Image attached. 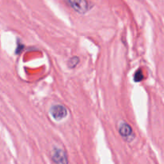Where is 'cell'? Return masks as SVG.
<instances>
[{"mask_svg":"<svg viewBox=\"0 0 164 164\" xmlns=\"http://www.w3.org/2000/svg\"><path fill=\"white\" fill-rule=\"evenodd\" d=\"M67 2L77 13L85 14L89 11V2L87 0H67Z\"/></svg>","mask_w":164,"mask_h":164,"instance_id":"cell-1","label":"cell"},{"mask_svg":"<svg viewBox=\"0 0 164 164\" xmlns=\"http://www.w3.org/2000/svg\"><path fill=\"white\" fill-rule=\"evenodd\" d=\"M119 134L121 135L123 138H124L125 139L130 140L129 138H131L133 137V130L131 128V127L129 125L128 123L122 122L119 124Z\"/></svg>","mask_w":164,"mask_h":164,"instance_id":"cell-4","label":"cell"},{"mask_svg":"<svg viewBox=\"0 0 164 164\" xmlns=\"http://www.w3.org/2000/svg\"><path fill=\"white\" fill-rule=\"evenodd\" d=\"M50 114L54 119L60 121L67 117L68 112L67 108L63 105H54L50 109Z\"/></svg>","mask_w":164,"mask_h":164,"instance_id":"cell-2","label":"cell"},{"mask_svg":"<svg viewBox=\"0 0 164 164\" xmlns=\"http://www.w3.org/2000/svg\"><path fill=\"white\" fill-rule=\"evenodd\" d=\"M78 63H79V58H78V56H74V57L70 59L69 61H68V63H67V66H68L69 68L73 69V68L76 67Z\"/></svg>","mask_w":164,"mask_h":164,"instance_id":"cell-5","label":"cell"},{"mask_svg":"<svg viewBox=\"0 0 164 164\" xmlns=\"http://www.w3.org/2000/svg\"><path fill=\"white\" fill-rule=\"evenodd\" d=\"M144 76H143V71L141 69H138V71H136V72L134 73V81L135 82H141V81L143 79Z\"/></svg>","mask_w":164,"mask_h":164,"instance_id":"cell-6","label":"cell"},{"mask_svg":"<svg viewBox=\"0 0 164 164\" xmlns=\"http://www.w3.org/2000/svg\"><path fill=\"white\" fill-rule=\"evenodd\" d=\"M51 159L55 163H67L68 159H67V154L63 150L59 149V148H54L51 153Z\"/></svg>","mask_w":164,"mask_h":164,"instance_id":"cell-3","label":"cell"}]
</instances>
